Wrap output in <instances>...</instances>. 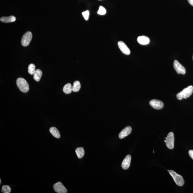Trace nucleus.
Returning <instances> with one entry per match:
<instances>
[{
    "label": "nucleus",
    "mask_w": 193,
    "mask_h": 193,
    "mask_svg": "<svg viewBox=\"0 0 193 193\" xmlns=\"http://www.w3.org/2000/svg\"><path fill=\"white\" fill-rule=\"evenodd\" d=\"M81 87L80 83L79 81H76L74 82L72 86V91L77 92L79 91Z\"/></svg>",
    "instance_id": "nucleus-18"
},
{
    "label": "nucleus",
    "mask_w": 193,
    "mask_h": 193,
    "mask_svg": "<svg viewBox=\"0 0 193 193\" xmlns=\"http://www.w3.org/2000/svg\"><path fill=\"white\" fill-rule=\"evenodd\" d=\"M63 90L65 94H70L72 91V86L70 83H68L64 85Z\"/></svg>",
    "instance_id": "nucleus-16"
},
{
    "label": "nucleus",
    "mask_w": 193,
    "mask_h": 193,
    "mask_svg": "<svg viewBox=\"0 0 193 193\" xmlns=\"http://www.w3.org/2000/svg\"><path fill=\"white\" fill-rule=\"evenodd\" d=\"M132 129L131 127L128 126L124 128L121 132L119 133V137L120 139H123L127 137L132 132Z\"/></svg>",
    "instance_id": "nucleus-10"
},
{
    "label": "nucleus",
    "mask_w": 193,
    "mask_h": 193,
    "mask_svg": "<svg viewBox=\"0 0 193 193\" xmlns=\"http://www.w3.org/2000/svg\"><path fill=\"white\" fill-rule=\"evenodd\" d=\"M189 156L191 157L193 160V150H190L189 151Z\"/></svg>",
    "instance_id": "nucleus-23"
},
{
    "label": "nucleus",
    "mask_w": 193,
    "mask_h": 193,
    "mask_svg": "<svg viewBox=\"0 0 193 193\" xmlns=\"http://www.w3.org/2000/svg\"><path fill=\"white\" fill-rule=\"evenodd\" d=\"M42 75V72L40 69L36 70L33 75V79L36 81H40Z\"/></svg>",
    "instance_id": "nucleus-15"
},
{
    "label": "nucleus",
    "mask_w": 193,
    "mask_h": 193,
    "mask_svg": "<svg viewBox=\"0 0 193 193\" xmlns=\"http://www.w3.org/2000/svg\"><path fill=\"white\" fill-rule=\"evenodd\" d=\"M32 38V34L30 32H26L23 35L21 40V44L24 47L28 46Z\"/></svg>",
    "instance_id": "nucleus-5"
},
{
    "label": "nucleus",
    "mask_w": 193,
    "mask_h": 193,
    "mask_svg": "<svg viewBox=\"0 0 193 193\" xmlns=\"http://www.w3.org/2000/svg\"><path fill=\"white\" fill-rule=\"evenodd\" d=\"M150 106L153 109H161L164 107V103L162 101L156 99H153L150 101Z\"/></svg>",
    "instance_id": "nucleus-7"
},
{
    "label": "nucleus",
    "mask_w": 193,
    "mask_h": 193,
    "mask_svg": "<svg viewBox=\"0 0 193 193\" xmlns=\"http://www.w3.org/2000/svg\"><path fill=\"white\" fill-rule=\"evenodd\" d=\"M193 92V86H190L183 89L181 92L177 94L176 97L178 100H181L186 99L191 96Z\"/></svg>",
    "instance_id": "nucleus-1"
},
{
    "label": "nucleus",
    "mask_w": 193,
    "mask_h": 193,
    "mask_svg": "<svg viewBox=\"0 0 193 193\" xmlns=\"http://www.w3.org/2000/svg\"><path fill=\"white\" fill-rule=\"evenodd\" d=\"M16 84L18 88L22 92L26 93L29 91V84L24 78L21 77L17 78Z\"/></svg>",
    "instance_id": "nucleus-2"
},
{
    "label": "nucleus",
    "mask_w": 193,
    "mask_h": 193,
    "mask_svg": "<svg viewBox=\"0 0 193 193\" xmlns=\"http://www.w3.org/2000/svg\"><path fill=\"white\" fill-rule=\"evenodd\" d=\"M76 153L78 158H82L84 156L85 152L83 147H78L76 150Z\"/></svg>",
    "instance_id": "nucleus-17"
},
{
    "label": "nucleus",
    "mask_w": 193,
    "mask_h": 193,
    "mask_svg": "<svg viewBox=\"0 0 193 193\" xmlns=\"http://www.w3.org/2000/svg\"><path fill=\"white\" fill-rule=\"evenodd\" d=\"M16 20V18L13 15L7 17H3L0 19L1 21L4 23L13 22H15Z\"/></svg>",
    "instance_id": "nucleus-13"
},
{
    "label": "nucleus",
    "mask_w": 193,
    "mask_h": 193,
    "mask_svg": "<svg viewBox=\"0 0 193 193\" xmlns=\"http://www.w3.org/2000/svg\"><path fill=\"white\" fill-rule=\"evenodd\" d=\"M192 59H193V56Z\"/></svg>",
    "instance_id": "nucleus-27"
},
{
    "label": "nucleus",
    "mask_w": 193,
    "mask_h": 193,
    "mask_svg": "<svg viewBox=\"0 0 193 193\" xmlns=\"http://www.w3.org/2000/svg\"><path fill=\"white\" fill-rule=\"evenodd\" d=\"M106 9L104 7H102V6H100L98 12H97V13L99 15H104L106 14Z\"/></svg>",
    "instance_id": "nucleus-21"
},
{
    "label": "nucleus",
    "mask_w": 193,
    "mask_h": 193,
    "mask_svg": "<svg viewBox=\"0 0 193 193\" xmlns=\"http://www.w3.org/2000/svg\"><path fill=\"white\" fill-rule=\"evenodd\" d=\"M131 155H128L123 160L122 164V167L124 169H127L129 168L131 164Z\"/></svg>",
    "instance_id": "nucleus-11"
},
{
    "label": "nucleus",
    "mask_w": 193,
    "mask_h": 193,
    "mask_svg": "<svg viewBox=\"0 0 193 193\" xmlns=\"http://www.w3.org/2000/svg\"><path fill=\"white\" fill-rule=\"evenodd\" d=\"M54 191L58 193H66L67 190L60 182H58L53 185Z\"/></svg>",
    "instance_id": "nucleus-8"
},
{
    "label": "nucleus",
    "mask_w": 193,
    "mask_h": 193,
    "mask_svg": "<svg viewBox=\"0 0 193 193\" xmlns=\"http://www.w3.org/2000/svg\"><path fill=\"white\" fill-rule=\"evenodd\" d=\"M1 191L4 193H10L11 192V189L8 185H3Z\"/></svg>",
    "instance_id": "nucleus-20"
},
{
    "label": "nucleus",
    "mask_w": 193,
    "mask_h": 193,
    "mask_svg": "<svg viewBox=\"0 0 193 193\" xmlns=\"http://www.w3.org/2000/svg\"><path fill=\"white\" fill-rule=\"evenodd\" d=\"M82 14L85 20H88L89 15V13L88 10H86V11L82 12Z\"/></svg>",
    "instance_id": "nucleus-22"
},
{
    "label": "nucleus",
    "mask_w": 193,
    "mask_h": 193,
    "mask_svg": "<svg viewBox=\"0 0 193 193\" xmlns=\"http://www.w3.org/2000/svg\"><path fill=\"white\" fill-rule=\"evenodd\" d=\"M1 183V179H0V183Z\"/></svg>",
    "instance_id": "nucleus-25"
},
{
    "label": "nucleus",
    "mask_w": 193,
    "mask_h": 193,
    "mask_svg": "<svg viewBox=\"0 0 193 193\" xmlns=\"http://www.w3.org/2000/svg\"><path fill=\"white\" fill-rule=\"evenodd\" d=\"M137 41L141 45H147L150 43V39L145 36H141L138 37Z\"/></svg>",
    "instance_id": "nucleus-12"
},
{
    "label": "nucleus",
    "mask_w": 193,
    "mask_h": 193,
    "mask_svg": "<svg viewBox=\"0 0 193 193\" xmlns=\"http://www.w3.org/2000/svg\"><path fill=\"white\" fill-rule=\"evenodd\" d=\"M36 70L35 65L33 64H30L28 67V72L29 74L33 75Z\"/></svg>",
    "instance_id": "nucleus-19"
},
{
    "label": "nucleus",
    "mask_w": 193,
    "mask_h": 193,
    "mask_svg": "<svg viewBox=\"0 0 193 193\" xmlns=\"http://www.w3.org/2000/svg\"><path fill=\"white\" fill-rule=\"evenodd\" d=\"M153 153H155L154 150H153Z\"/></svg>",
    "instance_id": "nucleus-26"
},
{
    "label": "nucleus",
    "mask_w": 193,
    "mask_h": 193,
    "mask_svg": "<svg viewBox=\"0 0 193 193\" xmlns=\"http://www.w3.org/2000/svg\"><path fill=\"white\" fill-rule=\"evenodd\" d=\"M169 174L173 178L174 181L178 186H182L184 184L185 181L183 177L173 170H168Z\"/></svg>",
    "instance_id": "nucleus-3"
},
{
    "label": "nucleus",
    "mask_w": 193,
    "mask_h": 193,
    "mask_svg": "<svg viewBox=\"0 0 193 193\" xmlns=\"http://www.w3.org/2000/svg\"><path fill=\"white\" fill-rule=\"evenodd\" d=\"M166 142V145L167 148L172 150L174 147V142L175 138L173 132H169L166 138V140L164 141Z\"/></svg>",
    "instance_id": "nucleus-4"
},
{
    "label": "nucleus",
    "mask_w": 193,
    "mask_h": 193,
    "mask_svg": "<svg viewBox=\"0 0 193 193\" xmlns=\"http://www.w3.org/2000/svg\"><path fill=\"white\" fill-rule=\"evenodd\" d=\"M50 132L54 137L59 139L61 137L60 133L59 130L55 127H51L49 129Z\"/></svg>",
    "instance_id": "nucleus-14"
},
{
    "label": "nucleus",
    "mask_w": 193,
    "mask_h": 193,
    "mask_svg": "<svg viewBox=\"0 0 193 193\" xmlns=\"http://www.w3.org/2000/svg\"><path fill=\"white\" fill-rule=\"evenodd\" d=\"M187 1L189 3L193 6V0H187Z\"/></svg>",
    "instance_id": "nucleus-24"
},
{
    "label": "nucleus",
    "mask_w": 193,
    "mask_h": 193,
    "mask_svg": "<svg viewBox=\"0 0 193 193\" xmlns=\"http://www.w3.org/2000/svg\"><path fill=\"white\" fill-rule=\"evenodd\" d=\"M173 67L174 69L178 74H181L182 75H185L186 72V69L183 65L180 63L177 60L174 61L173 63Z\"/></svg>",
    "instance_id": "nucleus-6"
},
{
    "label": "nucleus",
    "mask_w": 193,
    "mask_h": 193,
    "mask_svg": "<svg viewBox=\"0 0 193 193\" xmlns=\"http://www.w3.org/2000/svg\"><path fill=\"white\" fill-rule=\"evenodd\" d=\"M99 1H101V0H99Z\"/></svg>",
    "instance_id": "nucleus-28"
},
{
    "label": "nucleus",
    "mask_w": 193,
    "mask_h": 193,
    "mask_svg": "<svg viewBox=\"0 0 193 193\" xmlns=\"http://www.w3.org/2000/svg\"><path fill=\"white\" fill-rule=\"evenodd\" d=\"M118 45L122 52L127 55H129L131 53L130 50L126 45L122 41H119L118 43Z\"/></svg>",
    "instance_id": "nucleus-9"
}]
</instances>
